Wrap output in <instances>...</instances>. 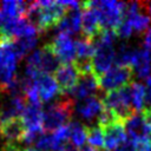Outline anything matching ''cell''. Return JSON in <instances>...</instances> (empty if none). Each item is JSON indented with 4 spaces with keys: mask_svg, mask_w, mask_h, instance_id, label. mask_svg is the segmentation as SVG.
Instances as JSON below:
<instances>
[{
    "mask_svg": "<svg viewBox=\"0 0 151 151\" xmlns=\"http://www.w3.org/2000/svg\"><path fill=\"white\" fill-rule=\"evenodd\" d=\"M117 35L114 31L103 29L98 38L93 40L94 44V53L91 59L93 74L99 78L106 71H109L113 63L116 61V50L114 41Z\"/></svg>",
    "mask_w": 151,
    "mask_h": 151,
    "instance_id": "cell-1",
    "label": "cell"
},
{
    "mask_svg": "<svg viewBox=\"0 0 151 151\" xmlns=\"http://www.w3.org/2000/svg\"><path fill=\"white\" fill-rule=\"evenodd\" d=\"M74 111V101L71 97H61L42 110V130L52 133L67 125Z\"/></svg>",
    "mask_w": 151,
    "mask_h": 151,
    "instance_id": "cell-2",
    "label": "cell"
},
{
    "mask_svg": "<svg viewBox=\"0 0 151 151\" xmlns=\"http://www.w3.org/2000/svg\"><path fill=\"white\" fill-rule=\"evenodd\" d=\"M104 107L112 111L123 123H125L134 112L131 99V84L122 88L106 92L101 99Z\"/></svg>",
    "mask_w": 151,
    "mask_h": 151,
    "instance_id": "cell-3",
    "label": "cell"
},
{
    "mask_svg": "<svg viewBox=\"0 0 151 151\" xmlns=\"http://www.w3.org/2000/svg\"><path fill=\"white\" fill-rule=\"evenodd\" d=\"M83 5L96 9L103 29L114 31L124 17L125 2L118 1H86Z\"/></svg>",
    "mask_w": 151,
    "mask_h": 151,
    "instance_id": "cell-4",
    "label": "cell"
},
{
    "mask_svg": "<svg viewBox=\"0 0 151 151\" xmlns=\"http://www.w3.org/2000/svg\"><path fill=\"white\" fill-rule=\"evenodd\" d=\"M133 79V71L129 66L114 65L98 78L99 88L111 92L130 85Z\"/></svg>",
    "mask_w": 151,
    "mask_h": 151,
    "instance_id": "cell-5",
    "label": "cell"
},
{
    "mask_svg": "<svg viewBox=\"0 0 151 151\" xmlns=\"http://www.w3.org/2000/svg\"><path fill=\"white\" fill-rule=\"evenodd\" d=\"M28 67H32L40 73L51 74L52 72H55L58 67L60 66V61L54 54L52 47L50 44H46L40 50L33 51L28 58H27V65Z\"/></svg>",
    "mask_w": 151,
    "mask_h": 151,
    "instance_id": "cell-6",
    "label": "cell"
},
{
    "mask_svg": "<svg viewBox=\"0 0 151 151\" xmlns=\"http://www.w3.org/2000/svg\"><path fill=\"white\" fill-rule=\"evenodd\" d=\"M50 45L60 63L73 64L76 61V46L74 40L71 38V35L65 33H58Z\"/></svg>",
    "mask_w": 151,
    "mask_h": 151,
    "instance_id": "cell-7",
    "label": "cell"
},
{
    "mask_svg": "<svg viewBox=\"0 0 151 151\" xmlns=\"http://www.w3.org/2000/svg\"><path fill=\"white\" fill-rule=\"evenodd\" d=\"M53 78L61 93H70L79 80V73L74 64H61L54 72Z\"/></svg>",
    "mask_w": 151,
    "mask_h": 151,
    "instance_id": "cell-8",
    "label": "cell"
},
{
    "mask_svg": "<svg viewBox=\"0 0 151 151\" xmlns=\"http://www.w3.org/2000/svg\"><path fill=\"white\" fill-rule=\"evenodd\" d=\"M126 136H129L130 140H137L142 138H146L151 136V124L145 119L143 112L133 113L125 123Z\"/></svg>",
    "mask_w": 151,
    "mask_h": 151,
    "instance_id": "cell-9",
    "label": "cell"
},
{
    "mask_svg": "<svg viewBox=\"0 0 151 151\" xmlns=\"http://www.w3.org/2000/svg\"><path fill=\"white\" fill-rule=\"evenodd\" d=\"M104 134V149L107 151L116 150L119 145L127 140L125 125L123 122H113L101 127Z\"/></svg>",
    "mask_w": 151,
    "mask_h": 151,
    "instance_id": "cell-10",
    "label": "cell"
},
{
    "mask_svg": "<svg viewBox=\"0 0 151 151\" xmlns=\"http://www.w3.org/2000/svg\"><path fill=\"white\" fill-rule=\"evenodd\" d=\"M99 83L98 78L93 74H84L79 76V80L76 85V87L70 92V97L73 99H86L90 97H97V92L99 91Z\"/></svg>",
    "mask_w": 151,
    "mask_h": 151,
    "instance_id": "cell-11",
    "label": "cell"
},
{
    "mask_svg": "<svg viewBox=\"0 0 151 151\" xmlns=\"http://www.w3.org/2000/svg\"><path fill=\"white\" fill-rule=\"evenodd\" d=\"M84 11L81 13V31H83V37L90 39V40H94L96 38L99 37V34L101 33L103 28L99 21V17L96 12L94 8L88 7L83 5Z\"/></svg>",
    "mask_w": 151,
    "mask_h": 151,
    "instance_id": "cell-12",
    "label": "cell"
},
{
    "mask_svg": "<svg viewBox=\"0 0 151 151\" xmlns=\"http://www.w3.org/2000/svg\"><path fill=\"white\" fill-rule=\"evenodd\" d=\"M20 118L26 132H42V107L41 105L26 104Z\"/></svg>",
    "mask_w": 151,
    "mask_h": 151,
    "instance_id": "cell-13",
    "label": "cell"
},
{
    "mask_svg": "<svg viewBox=\"0 0 151 151\" xmlns=\"http://www.w3.org/2000/svg\"><path fill=\"white\" fill-rule=\"evenodd\" d=\"M26 129L20 117L11 118L1 122V134L7 143L22 142Z\"/></svg>",
    "mask_w": 151,
    "mask_h": 151,
    "instance_id": "cell-14",
    "label": "cell"
},
{
    "mask_svg": "<svg viewBox=\"0 0 151 151\" xmlns=\"http://www.w3.org/2000/svg\"><path fill=\"white\" fill-rule=\"evenodd\" d=\"M104 109L103 100H100L98 97H90L83 100H79L76 110L78 114L84 118L85 120H93L99 118Z\"/></svg>",
    "mask_w": 151,
    "mask_h": 151,
    "instance_id": "cell-15",
    "label": "cell"
},
{
    "mask_svg": "<svg viewBox=\"0 0 151 151\" xmlns=\"http://www.w3.org/2000/svg\"><path fill=\"white\" fill-rule=\"evenodd\" d=\"M35 85H37L41 103L50 101L58 94V92H60L54 78L51 74L40 73L35 79Z\"/></svg>",
    "mask_w": 151,
    "mask_h": 151,
    "instance_id": "cell-16",
    "label": "cell"
},
{
    "mask_svg": "<svg viewBox=\"0 0 151 151\" xmlns=\"http://www.w3.org/2000/svg\"><path fill=\"white\" fill-rule=\"evenodd\" d=\"M81 13L83 12L79 8L68 9L60 20V22L55 26L58 33H65L71 35L79 32V29H81Z\"/></svg>",
    "mask_w": 151,
    "mask_h": 151,
    "instance_id": "cell-17",
    "label": "cell"
},
{
    "mask_svg": "<svg viewBox=\"0 0 151 151\" xmlns=\"http://www.w3.org/2000/svg\"><path fill=\"white\" fill-rule=\"evenodd\" d=\"M131 68L133 73H136L139 78H147L151 73V58L149 52L143 50H136L132 61H131Z\"/></svg>",
    "mask_w": 151,
    "mask_h": 151,
    "instance_id": "cell-18",
    "label": "cell"
},
{
    "mask_svg": "<svg viewBox=\"0 0 151 151\" xmlns=\"http://www.w3.org/2000/svg\"><path fill=\"white\" fill-rule=\"evenodd\" d=\"M76 46V61H86L91 60L94 53V44L92 40L81 37L77 40H74Z\"/></svg>",
    "mask_w": 151,
    "mask_h": 151,
    "instance_id": "cell-19",
    "label": "cell"
},
{
    "mask_svg": "<svg viewBox=\"0 0 151 151\" xmlns=\"http://www.w3.org/2000/svg\"><path fill=\"white\" fill-rule=\"evenodd\" d=\"M27 7H28V2H22V1H2V2H0V8L11 19L25 18Z\"/></svg>",
    "mask_w": 151,
    "mask_h": 151,
    "instance_id": "cell-20",
    "label": "cell"
},
{
    "mask_svg": "<svg viewBox=\"0 0 151 151\" xmlns=\"http://www.w3.org/2000/svg\"><path fill=\"white\" fill-rule=\"evenodd\" d=\"M70 143L76 149H81L85 146V142L87 140L86 137V126L81 125L78 122H70Z\"/></svg>",
    "mask_w": 151,
    "mask_h": 151,
    "instance_id": "cell-21",
    "label": "cell"
},
{
    "mask_svg": "<svg viewBox=\"0 0 151 151\" xmlns=\"http://www.w3.org/2000/svg\"><path fill=\"white\" fill-rule=\"evenodd\" d=\"M37 40H38V37H22V38H18V39L13 40L12 45H13V48H14L18 58L21 59L31 50H33V47L37 44Z\"/></svg>",
    "mask_w": 151,
    "mask_h": 151,
    "instance_id": "cell-22",
    "label": "cell"
},
{
    "mask_svg": "<svg viewBox=\"0 0 151 151\" xmlns=\"http://www.w3.org/2000/svg\"><path fill=\"white\" fill-rule=\"evenodd\" d=\"M131 99L134 112L144 111L145 109V87L140 83H131Z\"/></svg>",
    "mask_w": 151,
    "mask_h": 151,
    "instance_id": "cell-23",
    "label": "cell"
},
{
    "mask_svg": "<svg viewBox=\"0 0 151 151\" xmlns=\"http://www.w3.org/2000/svg\"><path fill=\"white\" fill-rule=\"evenodd\" d=\"M86 137L88 145L93 149H101L104 146V134L100 126L86 127Z\"/></svg>",
    "mask_w": 151,
    "mask_h": 151,
    "instance_id": "cell-24",
    "label": "cell"
},
{
    "mask_svg": "<svg viewBox=\"0 0 151 151\" xmlns=\"http://www.w3.org/2000/svg\"><path fill=\"white\" fill-rule=\"evenodd\" d=\"M136 50L131 48L126 44H120L118 51H116V63L120 66H129L131 67V61L133 58Z\"/></svg>",
    "mask_w": 151,
    "mask_h": 151,
    "instance_id": "cell-25",
    "label": "cell"
},
{
    "mask_svg": "<svg viewBox=\"0 0 151 151\" xmlns=\"http://www.w3.org/2000/svg\"><path fill=\"white\" fill-rule=\"evenodd\" d=\"M114 33L117 35V38H120V39H127L131 37V34L133 33V29L131 27V25L125 20L123 19L122 22L118 25V27L114 29Z\"/></svg>",
    "mask_w": 151,
    "mask_h": 151,
    "instance_id": "cell-26",
    "label": "cell"
},
{
    "mask_svg": "<svg viewBox=\"0 0 151 151\" xmlns=\"http://www.w3.org/2000/svg\"><path fill=\"white\" fill-rule=\"evenodd\" d=\"M132 143H133L137 151H151V139H150V137L137 139V140H133Z\"/></svg>",
    "mask_w": 151,
    "mask_h": 151,
    "instance_id": "cell-27",
    "label": "cell"
},
{
    "mask_svg": "<svg viewBox=\"0 0 151 151\" xmlns=\"http://www.w3.org/2000/svg\"><path fill=\"white\" fill-rule=\"evenodd\" d=\"M149 107H151V76L147 77L145 81V109Z\"/></svg>",
    "mask_w": 151,
    "mask_h": 151,
    "instance_id": "cell-28",
    "label": "cell"
},
{
    "mask_svg": "<svg viewBox=\"0 0 151 151\" xmlns=\"http://www.w3.org/2000/svg\"><path fill=\"white\" fill-rule=\"evenodd\" d=\"M114 151H137V150H136L133 143H132L130 139H127V140L124 142L122 145H119Z\"/></svg>",
    "mask_w": 151,
    "mask_h": 151,
    "instance_id": "cell-29",
    "label": "cell"
},
{
    "mask_svg": "<svg viewBox=\"0 0 151 151\" xmlns=\"http://www.w3.org/2000/svg\"><path fill=\"white\" fill-rule=\"evenodd\" d=\"M144 47L149 52V54H151V27L145 33V37H144Z\"/></svg>",
    "mask_w": 151,
    "mask_h": 151,
    "instance_id": "cell-30",
    "label": "cell"
},
{
    "mask_svg": "<svg viewBox=\"0 0 151 151\" xmlns=\"http://www.w3.org/2000/svg\"><path fill=\"white\" fill-rule=\"evenodd\" d=\"M1 151H24V150L21 147H19L18 145H15L14 143H6L2 146Z\"/></svg>",
    "mask_w": 151,
    "mask_h": 151,
    "instance_id": "cell-31",
    "label": "cell"
},
{
    "mask_svg": "<svg viewBox=\"0 0 151 151\" xmlns=\"http://www.w3.org/2000/svg\"><path fill=\"white\" fill-rule=\"evenodd\" d=\"M140 4L143 6L144 11L147 13V15L151 18V2H140Z\"/></svg>",
    "mask_w": 151,
    "mask_h": 151,
    "instance_id": "cell-32",
    "label": "cell"
},
{
    "mask_svg": "<svg viewBox=\"0 0 151 151\" xmlns=\"http://www.w3.org/2000/svg\"><path fill=\"white\" fill-rule=\"evenodd\" d=\"M143 114H144V117H145V119L151 124V107H149V109H145L144 111H143Z\"/></svg>",
    "mask_w": 151,
    "mask_h": 151,
    "instance_id": "cell-33",
    "label": "cell"
},
{
    "mask_svg": "<svg viewBox=\"0 0 151 151\" xmlns=\"http://www.w3.org/2000/svg\"><path fill=\"white\" fill-rule=\"evenodd\" d=\"M24 151H45V150H40L38 147H34V146H27L26 149H24Z\"/></svg>",
    "mask_w": 151,
    "mask_h": 151,
    "instance_id": "cell-34",
    "label": "cell"
},
{
    "mask_svg": "<svg viewBox=\"0 0 151 151\" xmlns=\"http://www.w3.org/2000/svg\"><path fill=\"white\" fill-rule=\"evenodd\" d=\"M79 151H94V150H93V147H91L90 145H85V146H83L81 149H79Z\"/></svg>",
    "mask_w": 151,
    "mask_h": 151,
    "instance_id": "cell-35",
    "label": "cell"
},
{
    "mask_svg": "<svg viewBox=\"0 0 151 151\" xmlns=\"http://www.w3.org/2000/svg\"><path fill=\"white\" fill-rule=\"evenodd\" d=\"M94 151H107V150H105V149H97V150H94Z\"/></svg>",
    "mask_w": 151,
    "mask_h": 151,
    "instance_id": "cell-36",
    "label": "cell"
},
{
    "mask_svg": "<svg viewBox=\"0 0 151 151\" xmlns=\"http://www.w3.org/2000/svg\"><path fill=\"white\" fill-rule=\"evenodd\" d=\"M0 134H1V120H0Z\"/></svg>",
    "mask_w": 151,
    "mask_h": 151,
    "instance_id": "cell-37",
    "label": "cell"
},
{
    "mask_svg": "<svg viewBox=\"0 0 151 151\" xmlns=\"http://www.w3.org/2000/svg\"><path fill=\"white\" fill-rule=\"evenodd\" d=\"M150 139H151V136H150Z\"/></svg>",
    "mask_w": 151,
    "mask_h": 151,
    "instance_id": "cell-38",
    "label": "cell"
}]
</instances>
